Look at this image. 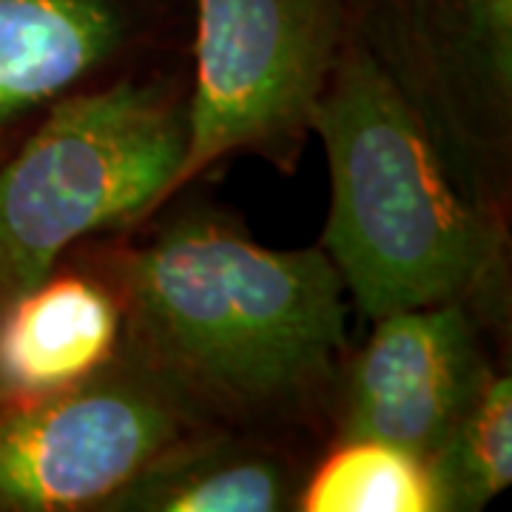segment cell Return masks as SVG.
<instances>
[{
  "label": "cell",
  "mask_w": 512,
  "mask_h": 512,
  "mask_svg": "<svg viewBox=\"0 0 512 512\" xmlns=\"http://www.w3.org/2000/svg\"><path fill=\"white\" fill-rule=\"evenodd\" d=\"M353 29L430 131L453 183L512 217V0H350Z\"/></svg>",
  "instance_id": "5b68a950"
},
{
  "label": "cell",
  "mask_w": 512,
  "mask_h": 512,
  "mask_svg": "<svg viewBox=\"0 0 512 512\" xmlns=\"http://www.w3.org/2000/svg\"><path fill=\"white\" fill-rule=\"evenodd\" d=\"M444 512H478L512 484V373L495 362L430 458Z\"/></svg>",
  "instance_id": "7c38bea8"
},
{
  "label": "cell",
  "mask_w": 512,
  "mask_h": 512,
  "mask_svg": "<svg viewBox=\"0 0 512 512\" xmlns=\"http://www.w3.org/2000/svg\"><path fill=\"white\" fill-rule=\"evenodd\" d=\"M163 23L146 0H0V137L60 97L146 66Z\"/></svg>",
  "instance_id": "ba28073f"
},
{
  "label": "cell",
  "mask_w": 512,
  "mask_h": 512,
  "mask_svg": "<svg viewBox=\"0 0 512 512\" xmlns=\"http://www.w3.org/2000/svg\"><path fill=\"white\" fill-rule=\"evenodd\" d=\"M191 3L185 151L157 211L234 154L296 171L330 66L353 29L350 0Z\"/></svg>",
  "instance_id": "277c9868"
},
{
  "label": "cell",
  "mask_w": 512,
  "mask_h": 512,
  "mask_svg": "<svg viewBox=\"0 0 512 512\" xmlns=\"http://www.w3.org/2000/svg\"><path fill=\"white\" fill-rule=\"evenodd\" d=\"M200 427L120 353L63 390L0 399V512H103L154 458Z\"/></svg>",
  "instance_id": "8992f818"
},
{
  "label": "cell",
  "mask_w": 512,
  "mask_h": 512,
  "mask_svg": "<svg viewBox=\"0 0 512 512\" xmlns=\"http://www.w3.org/2000/svg\"><path fill=\"white\" fill-rule=\"evenodd\" d=\"M319 450L200 427L157 456L103 512H293Z\"/></svg>",
  "instance_id": "30bf717a"
},
{
  "label": "cell",
  "mask_w": 512,
  "mask_h": 512,
  "mask_svg": "<svg viewBox=\"0 0 512 512\" xmlns=\"http://www.w3.org/2000/svg\"><path fill=\"white\" fill-rule=\"evenodd\" d=\"M293 512H444L430 461L379 439L330 441L313 458Z\"/></svg>",
  "instance_id": "8fae6325"
},
{
  "label": "cell",
  "mask_w": 512,
  "mask_h": 512,
  "mask_svg": "<svg viewBox=\"0 0 512 512\" xmlns=\"http://www.w3.org/2000/svg\"><path fill=\"white\" fill-rule=\"evenodd\" d=\"M188 77L160 66L60 97L0 157V305L83 239L146 222L185 151Z\"/></svg>",
  "instance_id": "3957f363"
},
{
  "label": "cell",
  "mask_w": 512,
  "mask_h": 512,
  "mask_svg": "<svg viewBox=\"0 0 512 512\" xmlns=\"http://www.w3.org/2000/svg\"><path fill=\"white\" fill-rule=\"evenodd\" d=\"M325 146L328 254L367 322L464 299L510 342V222L453 183L430 131L396 80L350 29L311 114Z\"/></svg>",
  "instance_id": "7a4b0ae2"
},
{
  "label": "cell",
  "mask_w": 512,
  "mask_h": 512,
  "mask_svg": "<svg viewBox=\"0 0 512 512\" xmlns=\"http://www.w3.org/2000/svg\"><path fill=\"white\" fill-rule=\"evenodd\" d=\"M66 254L117 293V353L200 424L325 447L348 291L319 245L274 251L220 211L180 208Z\"/></svg>",
  "instance_id": "6da1fadb"
},
{
  "label": "cell",
  "mask_w": 512,
  "mask_h": 512,
  "mask_svg": "<svg viewBox=\"0 0 512 512\" xmlns=\"http://www.w3.org/2000/svg\"><path fill=\"white\" fill-rule=\"evenodd\" d=\"M117 293L66 254L52 274L0 305V399L55 393L106 367L120 350Z\"/></svg>",
  "instance_id": "9c48e42d"
},
{
  "label": "cell",
  "mask_w": 512,
  "mask_h": 512,
  "mask_svg": "<svg viewBox=\"0 0 512 512\" xmlns=\"http://www.w3.org/2000/svg\"><path fill=\"white\" fill-rule=\"evenodd\" d=\"M501 342L464 299L387 313L345 350L325 416V444L379 439L427 461L439 450ZM507 362V359H504Z\"/></svg>",
  "instance_id": "52a82bcc"
}]
</instances>
